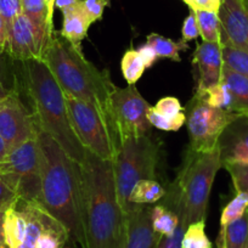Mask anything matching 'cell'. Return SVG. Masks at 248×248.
<instances>
[{"mask_svg":"<svg viewBox=\"0 0 248 248\" xmlns=\"http://www.w3.org/2000/svg\"><path fill=\"white\" fill-rule=\"evenodd\" d=\"M47 11H49V23L54 26V11H55V0H46Z\"/></svg>","mask_w":248,"mask_h":248,"instance_id":"bcb514c9","label":"cell"},{"mask_svg":"<svg viewBox=\"0 0 248 248\" xmlns=\"http://www.w3.org/2000/svg\"><path fill=\"white\" fill-rule=\"evenodd\" d=\"M108 5L109 0H82L80 1V8L92 25L101 20L105 9Z\"/></svg>","mask_w":248,"mask_h":248,"instance_id":"836d02e7","label":"cell"},{"mask_svg":"<svg viewBox=\"0 0 248 248\" xmlns=\"http://www.w3.org/2000/svg\"><path fill=\"white\" fill-rule=\"evenodd\" d=\"M80 168L84 248H124L125 216L117 197L113 163L85 150Z\"/></svg>","mask_w":248,"mask_h":248,"instance_id":"7a4b0ae2","label":"cell"},{"mask_svg":"<svg viewBox=\"0 0 248 248\" xmlns=\"http://www.w3.org/2000/svg\"><path fill=\"white\" fill-rule=\"evenodd\" d=\"M150 104L135 85L114 87L111 95V116L119 135V141L128 135L150 134L152 125L147 118Z\"/></svg>","mask_w":248,"mask_h":248,"instance_id":"30bf717a","label":"cell"},{"mask_svg":"<svg viewBox=\"0 0 248 248\" xmlns=\"http://www.w3.org/2000/svg\"><path fill=\"white\" fill-rule=\"evenodd\" d=\"M20 63L21 83L39 129L51 137L71 158L82 164L85 149L72 128L62 89L44 61L28 60Z\"/></svg>","mask_w":248,"mask_h":248,"instance_id":"277c9868","label":"cell"},{"mask_svg":"<svg viewBox=\"0 0 248 248\" xmlns=\"http://www.w3.org/2000/svg\"><path fill=\"white\" fill-rule=\"evenodd\" d=\"M151 212L150 204H138L125 216L124 248H157L162 237L152 228Z\"/></svg>","mask_w":248,"mask_h":248,"instance_id":"9a60e30c","label":"cell"},{"mask_svg":"<svg viewBox=\"0 0 248 248\" xmlns=\"http://www.w3.org/2000/svg\"><path fill=\"white\" fill-rule=\"evenodd\" d=\"M221 1H223V0H221Z\"/></svg>","mask_w":248,"mask_h":248,"instance_id":"816d5d0a","label":"cell"},{"mask_svg":"<svg viewBox=\"0 0 248 248\" xmlns=\"http://www.w3.org/2000/svg\"><path fill=\"white\" fill-rule=\"evenodd\" d=\"M5 213L6 212H0V248H8L5 241Z\"/></svg>","mask_w":248,"mask_h":248,"instance_id":"ee69618b","label":"cell"},{"mask_svg":"<svg viewBox=\"0 0 248 248\" xmlns=\"http://www.w3.org/2000/svg\"><path fill=\"white\" fill-rule=\"evenodd\" d=\"M166 194L167 190L157 180H154V179L140 180L134 186L129 196L130 207L133 209L138 204H154L163 199Z\"/></svg>","mask_w":248,"mask_h":248,"instance_id":"ffe728a7","label":"cell"},{"mask_svg":"<svg viewBox=\"0 0 248 248\" xmlns=\"http://www.w3.org/2000/svg\"><path fill=\"white\" fill-rule=\"evenodd\" d=\"M158 113L164 116L166 118L170 119V121L175 122V123L180 124L183 127L184 124H186V113L185 108L181 106L180 101L176 97L167 96L159 100L154 107Z\"/></svg>","mask_w":248,"mask_h":248,"instance_id":"1f68e13d","label":"cell"},{"mask_svg":"<svg viewBox=\"0 0 248 248\" xmlns=\"http://www.w3.org/2000/svg\"><path fill=\"white\" fill-rule=\"evenodd\" d=\"M50 34L46 30L39 27L26 15L20 14L8 27V42L5 54L18 62L28 60L43 61Z\"/></svg>","mask_w":248,"mask_h":248,"instance_id":"7c38bea8","label":"cell"},{"mask_svg":"<svg viewBox=\"0 0 248 248\" xmlns=\"http://www.w3.org/2000/svg\"><path fill=\"white\" fill-rule=\"evenodd\" d=\"M192 65L197 76L195 94L202 95L221 80L224 67L221 44L206 42L197 44L192 56Z\"/></svg>","mask_w":248,"mask_h":248,"instance_id":"5bb4252c","label":"cell"},{"mask_svg":"<svg viewBox=\"0 0 248 248\" xmlns=\"http://www.w3.org/2000/svg\"><path fill=\"white\" fill-rule=\"evenodd\" d=\"M151 221L155 232L161 237H169L174 235L180 224L178 216L164 204L152 207Z\"/></svg>","mask_w":248,"mask_h":248,"instance_id":"cb8c5ba5","label":"cell"},{"mask_svg":"<svg viewBox=\"0 0 248 248\" xmlns=\"http://www.w3.org/2000/svg\"><path fill=\"white\" fill-rule=\"evenodd\" d=\"M146 43L154 47L157 56L175 62L181 61L180 51H185L189 47L187 43L184 42V40L174 42V40L163 37L161 34H157V33H151V34L147 35Z\"/></svg>","mask_w":248,"mask_h":248,"instance_id":"7402d4cb","label":"cell"},{"mask_svg":"<svg viewBox=\"0 0 248 248\" xmlns=\"http://www.w3.org/2000/svg\"><path fill=\"white\" fill-rule=\"evenodd\" d=\"M9 155V149H8V145L5 144L4 139L0 137V163L4 161V159L8 157Z\"/></svg>","mask_w":248,"mask_h":248,"instance_id":"f6af8a7d","label":"cell"},{"mask_svg":"<svg viewBox=\"0 0 248 248\" xmlns=\"http://www.w3.org/2000/svg\"><path fill=\"white\" fill-rule=\"evenodd\" d=\"M4 77H5V60H4V54L0 52V83H4Z\"/></svg>","mask_w":248,"mask_h":248,"instance_id":"7dc6e473","label":"cell"},{"mask_svg":"<svg viewBox=\"0 0 248 248\" xmlns=\"http://www.w3.org/2000/svg\"><path fill=\"white\" fill-rule=\"evenodd\" d=\"M223 167L219 145L209 152L186 150L175 180L167 190L164 206L178 216L184 228L204 220L214 179Z\"/></svg>","mask_w":248,"mask_h":248,"instance_id":"5b68a950","label":"cell"},{"mask_svg":"<svg viewBox=\"0 0 248 248\" xmlns=\"http://www.w3.org/2000/svg\"><path fill=\"white\" fill-rule=\"evenodd\" d=\"M224 66L248 78V52L231 45H221Z\"/></svg>","mask_w":248,"mask_h":248,"instance_id":"f546056e","label":"cell"},{"mask_svg":"<svg viewBox=\"0 0 248 248\" xmlns=\"http://www.w3.org/2000/svg\"><path fill=\"white\" fill-rule=\"evenodd\" d=\"M121 71L128 85H135L142 77L146 67L137 50L129 49L124 52L121 61Z\"/></svg>","mask_w":248,"mask_h":248,"instance_id":"4316f807","label":"cell"},{"mask_svg":"<svg viewBox=\"0 0 248 248\" xmlns=\"http://www.w3.org/2000/svg\"><path fill=\"white\" fill-rule=\"evenodd\" d=\"M10 90L11 89H9V88H6L5 85H4V83H0V104H1V101L8 96Z\"/></svg>","mask_w":248,"mask_h":248,"instance_id":"c3c4849f","label":"cell"},{"mask_svg":"<svg viewBox=\"0 0 248 248\" xmlns=\"http://www.w3.org/2000/svg\"><path fill=\"white\" fill-rule=\"evenodd\" d=\"M221 82L225 83L233 97V112L248 116V78L223 67Z\"/></svg>","mask_w":248,"mask_h":248,"instance_id":"e0dca14e","label":"cell"},{"mask_svg":"<svg viewBox=\"0 0 248 248\" xmlns=\"http://www.w3.org/2000/svg\"><path fill=\"white\" fill-rule=\"evenodd\" d=\"M248 211V195L246 192H236L233 199L224 207L220 216V229L233 223Z\"/></svg>","mask_w":248,"mask_h":248,"instance_id":"4dcf8cb0","label":"cell"},{"mask_svg":"<svg viewBox=\"0 0 248 248\" xmlns=\"http://www.w3.org/2000/svg\"><path fill=\"white\" fill-rule=\"evenodd\" d=\"M248 243V211L233 223L220 229L217 248H245Z\"/></svg>","mask_w":248,"mask_h":248,"instance_id":"ac0fdd59","label":"cell"},{"mask_svg":"<svg viewBox=\"0 0 248 248\" xmlns=\"http://www.w3.org/2000/svg\"><path fill=\"white\" fill-rule=\"evenodd\" d=\"M240 146L248 149V116L236 117L219 139V147Z\"/></svg>","mask_w":248,"mask_h":248,"instance_id":"44dd1931","label":"cell"},{"mask_svg":"<svg viewBox=\"0 0 248 248\" xmlns=\"http://www.w3.org/2000/svg\"><path fill=\"white\" fill-rule=\"evenodd\" d=\"M0 178L17 194L18 199L40 203L42 174L38 137L9 152L0 163Z\"/></svg>","mask_w":248,"mask_h":248,"instance_id":"ba28073f","label":"cell"},{"mask_svg":"<svg viewBox=\"0 0 248 248\" xmlns=\"http://www.w3.org/2000/svg\"><path fill=\"white\" fill-rule=\"evenodd\" d=\"M200 96L203 97V99L206 100L207 104H208L209 106L214 107V108L233 112L232 94H231L228 85L224 82H221V80L220 83H218L217 85L207 89L206 92L202 95H200Z\"/></svg>","mask_w":248,"mask_h":248,"instance_id":"f1b7e54d","label":"cell"},{"mask_svg":"<svg viewBox=\"0 0 248 248\" xmlns=\"http://www.w3.org/2000/svg\"><path fill=\"white\" fill-rule=\"evenodd\" d=\"M6 42H8V25L3 16L0 15V52L5 54Z\"/></svg>","mask_w":248,"mask_h":248,"instance_id":"b9f144b4","label":"cell"},{"mask_svg":"<svg viewBox=\"0 0 248 248\" xmlns=\"http://www.w3.org/2000/svg\"><path fill=\"white\" fill-rule=\"evenodd\" d=\"M82 0H55V9L63 11L78 5Z\"/></svg>","mask_w":248,"mask_h":248,"instance_id":"7bdbcfd3","label":"cell"},{"mask_svg":"<svg viewBox=\"0 0 248 248\" xmlns=\"http://www.w3.org/2000/svg\"><path fill=\"white\" fill-rule=\"evenodd\" d=\"M43 61L63 94L88 102L106 118L111 116V95L114 87L107 70H99L85 59L83 50L54 31Z\"/></svg>","mask_w":248,"mask_h":248,"instance_id":"3957f363","label":"cell"},{"mask_svg":"<svg viewBox=\"0 0 248 248\" xmlns=\"http://www.w3.org/2000/svg\"><path fill=\"white\" fill-rule=\"evenodd\" d=\"M191 10H206L218 13L221 5V0H183Z\"/></svg>","mask_w":248,"mask_h":248,"instance_id":"f35d334b","label":"cell"},{"mask_svg":"<svg viewBox=\"0 0 248 248\" xmlns=\"http://www.w3.org/2000/svg\"><path fill=\"white\" fill-rule=\"evenodd\" d=\"M20 201L17 194L0 178V212H6Z\"/></svg>","mask_w":248,"mask_h":248,"instance_id":"d590c367","label":"cell"},{"mask_svg":"<svg viewBox=\"0 0 248 248\" xmlns=\"http://www.w3.org/2000/svg\"><path fill=\"white\" fill-rule=\"evenodd\" d=\"M5 241L8 248H18L23 243L27 231V219L20 207H15L5 213Z\"/></svg>","mask_w":248,"mask_h":248,"instance_id":"d6986e66","label":"cell"},{"mask_svg":"<svg viewBox=\"0 0 248 248\" xmlns=\"http://www.w3.org/2000/svg\"><path fill=\"white\" fill-rule=\"evenodd\" d=\"M224 168L229 171L236 192H246L248 195V166L225 164Z\"/></svg>","mask_w":248,"mask_h":248,"instance_id":"d6a6232c","label":"cell"},{"mask_svg":"<svg viewBox=\"0 0 248 248\" xmlns=\"http://www.w3.org/2000/svg\"><path fill=\"white\" fill-rule=\"evenodd\" d=\"M195 15H196L200 37H202V40L206 43L221 44V22L218 13L196 10Z\"/></svg>","mask_w":248,"mask_h":248,"instance_id":"603a6c76","label":"cell"},{"mask_svg":"<svg viewBox=\"0 0 248 248\" xmlns=\"http://www.w3.org/2000/svg\"><path fill=\"white\" fill-rule=\"evenodd\" d=\"M62 15H63L62 28L59 31V33L71 44L82 49V42L87 38L88 31L92 23L83 13L80 3L73 8L63 10Z\"/></svg>","mask_w":248,"mask_h":248,"instance_id":"2e32d148","label":"cell"},{"mask_svg":"<svg viewBox=\"0 0 248 248\" xmlns=\"http://www.w3.org/2000/svg\"><path fill=\"white\" fill-rule=\"evenodd\" d=\"M181 37H183L184 42H191V40L197 39L200 37V30L199 25H197L196 15H195V11L190 9V14L187 15V17L185 18L183 23V27H181Z\"/></svg>","mask_w":248,"mask_h":248,"instance_id":"74e56055","label":"cell"},{"mask_svg":"<svg viewBox=\"0 0 248 248\" xmlns=\"http://www.w3.org/2000/svg\"><path fill=\"white\" fill-rule=\"evenodd\" d=\"M184 231H185V228L179 224L174 235L169 236V237H162L157 248H181V237L184 235Z\"/></svg>","mask_w":248,"mask_h":248,"instance_id":"ab89813d","label":"cell"},{"mask_svg":"<svg viewBox=\"0 0 248 248\" xmlns=\"http://www.w3.org/2000/svg\"><path fill=\"white\" fill-rule=\"evenodd\" d=\"M245 248H248V243H247V246H246V247Z\"/></svg>","mask_w":248,"mask_h":248,"instance_id":"f907efd6","label":"cell"},{"mask_svg":"<svg viewBox=\"0 0 248 248\" xmlns=\"http://www.w3.org/2000/svg\"><path fill=\"white\" fill-rule=\"evenodd\" d=\"M216 248H217V247H216Z\"/></svg>","mask_w":248,"mask_h":248,"instance_id":"f5cc1de1","label":"cell"},{"mask_svg":"<svg viewBox=\"0 0 248 248\" xmlns=\"http://www.w3.org/2000/svg\"><path fill=\"white\" fill-rule=\"evenodd\" d=\"M22 14L27 16L32 22L44 28L51 34L55 28L49 23V11L46 0H21Z\"/></svg>","mask_w":248,"mask_h":248,"instance_id":"484cf974","label":"cell"},{"mask_svg":"<svg viewBox=\"0 0 248 248\" xmlns=\"http://www.w3.org/2000/svg\"><path fill=\"white\" fill-rule=\"evenodd\" d=\"M72 128L85 150L113 162L119 147V135L112 121L88 102L65 95Z\"/></svg>","mask_w":248,"mask_h":248,"instance_id":"52a82bcc","label":"cell"},{"mask_svg":"<svg viewBox=\"0 0 248 248\" xmlns=\"http://www.w3.org/2000/svg\"><path fill=\"white\" fill-rule=\"evenodd\" d=\"M181 248H214L206 235V221H196L185 229L181 237Z\"/></svg>","mask_w":248,"mask_h":248,"instance_id":"83f0119b","label":"cell"},{"mask_svg":"<svg viewBox=\"0 0 248 248\" xmlns=\"http://www.w3.org/2000/svg\"><path fill=\"white\" fill-rule=\"evenodd\" d=\"M245 1H246V4H247V6H248V0H245Z\"/></svg>","mask_w":248,"mask_h":248,"instance_id":"681fc988","label":"cell"},{"mask_svg":"<svg viewBox=\"0 0 248 248\" xmlns=\"http://www.w3.org/2000/svg\"><path fill=\"white\" fill-rule=\"evenodd\" d=\"M68 241L70 235L65 226L51 217L37 240L35 248H63Z\"/></svg>","mask_w":248,"mask_h":248,"instance_id":"d4e9b609","label":"cell"},{"mask_svg":"<svg viewBox=\"0 0 248 248\" xmlns=\"http://www.w3.org/2000/svg\"><path fill=\"white\" fill-rule=\"evenodd\" d=\"M221 22V45L248 52V6L245 0H223L218 11Z\"/></svg>","mask_w":248,"mask_h":248,"instance_id":"4fadbf2b","label":"cell"},{"mask_svg":"<svg viewBox=\"0 0 248 248\" xmlns=\"http://www.w3.org/2000/svg\"><path fill=\"white\" fill-rule=\"evenodd\" d=\"M20 14H22L21 0H0V15L3 16L8 27Z\"/></svg>","mask_w":248,"mask_h":248,"instance_id":"8d00e7d4","label":"cell"},{"mask_svg":"<svg viewBox=\"0 0 248 248\" xmlns=\"http://www.w3.org/2000/svg\"><path fill=\"white\" fill-rule=\"evenodd\" d=\"M185 113L190 138L187 149L194 152H209L216 149L226 127L240 116L236 112L214 108L196 94L186 106Z\"/></svg>","mask_w":248,"mask_h":248,"instance_id":"9c48e42d","label":"cell"},{"mask_svg":"<svg viewBox=\"0 0 248 248\" xmlns=\"http://www.w3.org/2000/svg\"><path fill=\"white\" fill-rule=\"evenodd\" d=\"M147 118H149V122L151 123L152 127L157 128L159 130H164V132H176L181 128L180 124L162 116L152 106L150 107L149 112H147Z\"/></svg>","mask_w":248,"mask_h":248,"instance_id":"e575fe53","label":"cell"},{"mask_svg":"<svg viewBox=\"0 0 248 248\" xmlns=\"http://www.w3.org/2000/svg\"><path fill=\"white\" fill-rule=\"evenodd\" d=\"M35 117L23 104L17 88H11L8 96L0 104V137L8 145L9 152L28 140L38 137Z\"/></svg>","mask_w":248,"mask_h":248,"instance_id":"8fae6325","label":"cell"},{"mask_svg":"<svg viewBox=\"0 0 248 248\" xmlns=\"http://www.w3.org/2000/svg\"><path fill=\"white\" fill-rule=\"evenodd\" d=\"M42 194L40 203L65 226L70 240L85 246L83 216V176L80 164L71 158L46 133L39 129Z\"/></svg>","mask_w":248,"mask_h":248,"instance_id":"6da1fadb","label":"cell"},{"mask_svg":"<svg viewBox=\"0 0 248 248\" xmlns=\"http://www.w3.org/2000/svg\"><path fill=\"white\" fill-rule=\"evenodd\" d=\"M161 156V145L150 134L128 135L119 141L113 163L117 197L124 216L132 207L129 196L140 180H156L157 166Z\"/></svg>","mask_w":248,"mask_h":248,"instance_id":"8992f818","label":"cell"},{"mask_svg":"<svg viewBox=\"0 0 248 248\" xmlns=\"http://www.w3.org/2000/svg\"><path fill=\"white\" fill-rule=\"evenodd\" d=\"M137 51L138 54L140 55V57H141L142 62H144V65L146 68H151L152 66L156 63L157 60L159 59V57L157 56L156 51L154 50V47H152L151 45L147 44V43L145 45H141Z\"/></svg>","mask_w":248,"mask_h":248,"instance_id":"60d3db41","label":"cell"}]
</instances>
